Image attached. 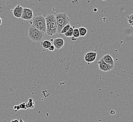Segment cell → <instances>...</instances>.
<instances>
[{"label":"cell","instance_id":"obj_1","mask_svg":"<svg viewBox=\"0 0 133 122\" xmlns=\"http://www.w3.org/2000/svg\"><path fill=\"white\" fill-rule=\"evenodd\" d=\"M46 21V33L48 36H52L57 33V26L55 15L49 14L45 18Z\"/></svg>","mask_w":133,"mask_h":122},{"label":"cell","instance_id":"obj_2","mask_svg":"<svg viewBox=\"0 0 133 122\" xmlns=\"http://www.w3.org/2000/svg\"><path fill=\"white\" fill-rule=\"evenodd\" d=\"M28 34L29 39L35 42L41 41L44 38L45 36L44 33L39 30L32 25L28 28Z\"/></svg>","mask_w":133,"mask_h":122},{"label":"cell","instance_id":"obj_3","mask_svg":"<svg viewBox=\"0 0 133 122\" xmlns=\"http://www.w3.org/2000/svg\"><path fill=\"white\" fill-rule=\"evenodd\" d=\"M55 17L57 26V33L60 34L62 28L66 25L69 24L70 19L66 13H57Z\"/></svg>","mask_w":133,"mask_h":122},{"label":"cell","instance_id":"obj_4","mask_svg":"<svg viewBox=\"0 0 133 122\" xmlns=\"http://www.w3.org/2000/svg\"><path fill=\"white\" fill-rule=\"evenodd\" d=\"M31 24L39 30L46 33V21L43 16H36L34 17L32 19Z\"/></svg>","mask_w":133,"mask_h":122},{"label":"cell","instance_id":"obj_5","mask_svg":"<svg viewBox=\"0 0 133 122\" xmlns=\"http://www.w3.org/2000/svg\"><path fill=\"white\" fill-rule=\"evenodd\" d=\"M34 18L33 12L32 10L29 8H23V12L21 18L23 20L26 21H30Z\"/></svg>","mask_w":133,"mask_h":122},{"label":"cell","instance_id":"obj_6","mask_svg":"<svg viewBox=\"0 0 133 122\" xmlns=\"http://www.w3.org/2000/svg\"><path fill=\"white\" fill-rule=\"evenodd\" d=\"M97 53L95 51H90L85 54L84 56V61L88 63H92L95 61Z\"/></svg>","mask_w":133,"mask_h":122},{"label":"cell","instance_id":"obj_7","mask_svg":"<svg viewBox=\"0 0 133 122\" xmlns=\"http://www.w3.org/2000/svg\"><path fill=\"white\" fill-rule=\"evenodd\" d=\"M98 64L99 66V68L101 71H103V72H107L111 71L114 67L110 66V65L108 64L105 63L104 62L100 60V61L98 62Z\"/></svg>","mask_w":133,"mask_h":122},{"label":"cell","instance_id":"obj_8","mask_svg":"<svg viewBox=\"0 0 133 122\" xmlns=\"http://www.w3.org/2000/svg\"><path fill=\"white\" fill-rule=\"evenodd\" d=\"M52 42L55 48L57 50H59L62 48L65 44L64 40L61 38H57L54 39Z\"/></svg>","mask_w":133,"mask_h":122},{"label":"cell","instance_id":"obj_9","mask_svg":"<svg viewBox=\"0 0 133 122\" xmlns=\"http://www.w3.org/2000/svg\"><path fill=\"white\" fill-rule=\"evenodd\" d=\"M100 60L104 62L106 64L110 65V66L114 67V65H115L114 60L112 57V56H111L109 54L105 55Z\"/></svg>","mask_w":133,"mask_h":122},{"label":"cell","instance_id":"obj_10","mask_svg":"<svg viewBox=\"0 0 133 122\" xmlns=\"http://www.w3.org/2000/svg\"><path fill=\"white\" fill-rule=\"evenodd\" d=\"M23 8L21 5H18L16 6L13 10V15L15 18H21Z\"/></svg>","mask_w":133,"mask_h":122},{"label":"cell","instance_id":"obj_11","mask_svg":"<svg viewBox=\"0 0 133 122\" xmlns=\"http://www.w3.org/2000/svg\"><path fill=\"white\" fill-rule=\"evenodd\" d=\"M80 36V37H84L87 35V29L84 27H80L78 28Z\"/></svg>","mask_w":133,"mask_h":122},{"label":"cell","instance_id":"obj_12","mask_svg":"<svg viewBox=\"0 0 133 122\" xmlns=\"http://www.w3.org/2000/svg\"><path fill=\"white\" fill-rule=\"evenodd\" d=\"M52 45V44L51 42L48 40L44 41L43 42H41V46L45 49H48Z\"/></svg>","mask_w":133,"mask_h":122},{"label":"cell","instance_id":"obj_13","mask_svg":"<svg viewBox=\"0 0 133 122\" xmlns=\"http://www.w3.org/2000/svg\"><path fill=\"white\" fill-rule=\"evenodd\" d=\"M73 28L72 27H70L69 30L66 32L64 35L66 37L70 38L73 37Z\"/></svg>","mask_w":133,"mask_h":122},{"label":"cell","instance_id":"obj_14","mask_svg":"<svg viewBox=\"0 0 133 122\" xmlns=\"http://www.w3.org/2000/svg\"><path fill=\"white\" fill-rule=\"evenodd\" d=\"M70 27H71V25H70V24H68V25H66V26H65L64 27L62 28L59 35H62V34H64L68 30H69V29L70 28Z\"/></svg>","mask_w":133,"mask_h":122},{"label":"cell","instance_id":"obj_15","mask_svg":"<svg viewBox=\"0 0 133 122\" xmlns=\"http://www.w3.org/2000/svg\"><path fill=\"white\" fill-rule=\"evenodd\" d=\"M34 102H33V99H28V103H26V108H29V109H33L34 108Z\"/></svg>","mask_w":133,"mask_h":122},{"label":"cell","instance_id":"obj_16","mask_svg":"<svg viewBox=\"0 0 133 122\" xmlns=\"http://www.w3.org/2000/svg\"><path fill=\"white\" fill-rule=\"evenodd\" d=\"M73 37L75 38H78L80 37L79 32L78 28H75L73 29Z\"/></svg>","mask_w":133,"mask_h":122},{"label":"cell","instance_id":"obj_17","mask_svg":"<svg viewBox=\"0 0 133 122\" xmlns=\"http://www.w3.org/2000/svg\"><path fill=\"white\" fill-rule=\"evenodd\" d=\"M133 14H132L128 16V24L131 26H133Z\"/></svg>","mask_w":133,"mask_h":122},{"label":"cell","instance_id":"obj_18","mask_svg":"<svg viewBox=\"0 0 133 122\" xmlns=\"http://www.w3.org/2000/svg\"><path fill=\"white\" fill-rule=\"evenodd\" d=\"M19 105L20 107H21V109H24V110H26L27 109V108H26V103L25 102H23V103H21Z\"/></svg>","mask_w":133,"mask_h":122},{"label":"cell","instance_id":"obj_19","mask_svg":"<svg viewBox=\"0 0 133 122\" xmlns=\"http://www.w3.org/2000/svg\"><path fill=\"white\" fill-rule=\"evenodd\" d=\"M55 49V47H54L53 45H51V46L49 47V48H48V49L49 50V51H51V52H53V51H54Z\"/></svg>","mask_w":133,"mask_h":122},{"label":"cell","instance_id":"obj_20","mask_svg":"<svg viewBox=\"0 0 133 122\" xmlns=\"http://www.w3.org/2000/svg\"><path fill=\"white\" fill-rule=\"evenodd\" d=\"M21 107H20V106H19V105H17V108H16V111H19V110H21Z\"/></svg>","mask_w":133,"mask_h":122},{"label":"cell","instance_id":"obj_21","mask_svg":"<svg viewBox=\"0 0 133 122\" xmlns=\"http://www.w3.org/2000/svg\"><path fill=\"white\" fill-rule=\"evenodd\" d=\"M110 114L111 115H114L115 114V111L114 110H111L110 111Z\"/></svg>","mask_w":133,"mask_h":122},{"label":"cell","instance_id":"obj_22","mask_svg":"<svg viewBox=\"0 0 133 122\" xmlns=\"http://www.w3.org/2000/svg\"><path fill=\"white\" fill-rule=\"evenodd\" d=\"M10 122H19V120L17 119H16L13 120H12Z\"/></svg>","mask_w":133,"mask_h":122},{"label":"cell","instance_id":"obj_23","mask_svg":"<svg viewBox=\"0 0 133 122\" xmlns=\"http://www.w3.org/2000/svg\"><path fill=\"white\" fill-rule=\"evenodd\" d=\"M2 19L0 17V26L2 25Z\"/></svg>","mask_w":133,"mask_h":122},{"label":"cell","instance_id":"obj_24","mask_svg":"<svg viewBox=\"0 0 133 122\" xmlns=\"http://www.w3.org/2000/svg\"><path fill=\"white\" fill-rule=\"evenodd\" d=\"M16 108H17V105H15V106H14L13 107V109L15 110V111H16Z\"/></svg>","mask_w":133,"mask_h":122},{"label":"cell","instance_id":"obj_25","mask_svg":"<svg viewBox=\"0 0 133 122\" xmlns=\"http://www.w3.org/2000/svg\"><path fill=\"white\" fill-rule=\"evenodd\" d=\"M19 122H25L24 121H23V120L21 118V119H19Z\"/></svg>","mask_w":133,"mask_h":122},{"label":"cell","instance_id":"obj_26","mask_svg":"<svg viewBox=\"0 0 133 122\" xmlns=\"http://www.w3.org/2000/svg\"><path fill=\"white\" fill-rule=\"evenodd\" d=\"M51 41H52V42H53V41H54V39H51Z\"/></svg>","mask_w":133,"mask_h":122},{"label":"cell","instance_id":"obj_27","mask_svg":"<svg viewBox=\"0 0 133 122\" xmlns=\"http://www.w3.org/2000/svg\"><path fill=\"white\" fill-rule=\"evenodd\" d=\"M102 1H106V0H102Z\"/></svg>","mask_w":133,"mask_h":122}]
</instances>
